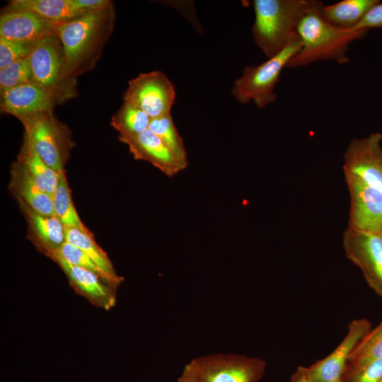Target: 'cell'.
Instances as JSON below:
<instances>
[{
	"mask_svg": "<svg viewBox=\"0 0 382 382\" xmlns=\"http://www.w3.org/2000/svg\"><path fill=\"white\" fill-rule=\"evenodd\" d=\"M321 3L317 0H254L252 34L255 43L267 58L275 55L299 36L303 17Z\"/></svg>",
	"mask_w": 382,
	"mask_h": 382,
	"instance_id": "1",
	"label": "cell"
},
{
	"mask_svg": "<svg viewBox=\"0 0 382 382\" xmlns=\"http://www.w3.org/2000/svg\"><path fill=\"white\" fill-rule=\"evenodd\" d=\"M323 5L321 3L301 19L298 28L301 47L286 68L306 66L324 60L346 64L349 61L347 52L350 43L367 33L365 30L343 29L330 23L320 13Z\"/></svg>",
	"mask_w": 382,
	"mask_h": 382,
	"instance_id": "2",
	"label": "cell"
},
{
	"mask_svg": "<svg viewBox=\"0 0 382 382\" xmlns=\"http://www.w3.org/2000/svg\"><path fill=\"white\" fill-rule=\"evenodd\" d=\"M298 36L284 49L257 65L246 66L242 75L233 83L231 94L239 103L253 101L259 108L272 104L277 100L274 88L283 69L300 50Z\"/></svg>",
	"mask_w": 382,
	"mask_h": 382,
	"instance_id": "3",
	"label": "cell"
},
{
	"mask_svg": "<svg viewBox=\"0 0 382 382\" xmlns=\"http://www.w3.org/2000/svg\"><path fill=\"white\" fill-rule=\"evenodd\" d=\"M187 366L194 382H259L266 370L263 359L233 354L202 356Z\"/></svg>",
	"mask_w": 382,
	"mask_h": 382,
	"instance_id": "4",
	"label": "cell"
},
{
	"mask_svg": "<svg viewBox=\"0 0 382 382\" xmlns=\"http://www.w3.org/2000/svg\"><path fill=\"white\" fill-rule=\"evenodd\" d=\"M19 120L25 128V139L40 158L58 173L65 170L71 143L65 128L55 120L52 112Z\"/></svg>",
	"mask_w": 382,
	"mask_h": 382,
	"instance_id": "5",
	"label": "cell"
},
{
	"mask_svg": "<svg viewBox=\"0 0 382 382\" xmlns=\"http://www.w3.org/2000/svg\"><path fill=\"white\" fill-rule=\"evenodd\" d=\"M107 9L88 12L72 20L54 23L66 73L75 68L93 47L105 21Z\"/></svg>",
	"mask_w": 382,
	"mask_h": 382,
	"instance_id": "6",
	"label": "cell"
},
{
	"mask_svg": "<svg viewBox=\"0 0 382 382\" xmlns=\"http://www.w3.org/2000/svg\"><path fill=\"white\" fill-rule=\"evenodd\" d=\"M342 247L345 257L359 269L369 287L382 299V233L347 228Z\"/></svg>",
	"mask_w": 382,
	"mask_h": 382,
	"instance_id": "7",
	"label": "cell"
},
{
	"mask_svg": "<svg viewBox=\"0 0 382 382\" xmlns=\"http://www.w3.org/2000/svg\"><path fill=\"white\" fill-rule=\"evenodd\" d=\"M123 99L139 107L152 119L170 113L175 90L164 73L153 71L139 74L130 80Z\"/></svg>",
	"mask_w": 382,
	"mask_h": 382,
	"instance_id": "8",
	"label": "cell"
},
{
	"mask_svg": "<svg viewBox=\"0 0 382 382\" xmlns=\"http://www.w3.org/2000/svg\"><path fill=\"white\" fill-rule=\"evenodd\" d=\"M381 142L380 132L351 140L343 155L342 170L382 192Z\"/></svg>",
	"mask_w": 382,
	"mask_h": 382,
	"instance_id": "9",
	"label": "cell"
},
{
	"mask_svg": "<svg viewBox=\"0 0 382 382\" xmlns=\"http://www.w3.org/2000/svg\"><path fill=\"white\" fill-rule=\"evenodd\" d=\"M349 197L347 228L382 233V192L343 172Z\"/></svg>",
	"mask_w": 382,
	"mask_h": 382,
	"instance_id": "10",
	"label": "cell"
},
{
	"mask_svg": "<svg viewBox=\"0 0 382 382\" xmlns=\"http://www.w3.org/2000/svg\"><path fill=\"white\" fill-rule=\"evenodd\" d=\"M371 330V323L366 318L350 322L346 335L337 347L325 358L306 367L311 382H328L341 378L349 356Z\"/></svg>",
	"mask_w": 382,
	"mask_h": 382,
	"instance_id": "11",
	"label": "cell"
},
{
	"mask_svg": "<svg viewBox=\"0 0 382 382\" xmlns=\"http://www.w3.org/2000/svg\"><path fill=\"white\" fill-rule=\"evenodd\" d=\"M58 40L55 34L37 41L28 55L33 81L54 93L66 73Z\"/></svg>",
	"mask_w": 382,
	"mask_h": 382,
	"instance_id": "12",
	"label": "cell"
},
{
	"mask_svg": "<svg viewBox=\"0 0 382 382\" xmlns=\"http://www.w3.org/2000/svg\"><path fill=\"white\" fill-rule=\"evenodd\" d=\"M48 257L54 260L66 274L75 292L87 299L93 306L108 311L116 303L115 289L105 282L98 274L86 268L72 265L59 256Z\"/></svg>",
	"mask_w": 382,
	"mask_h": 382,
	"instance_id": "13",
	"label": "cell"
},
{
	"mask_svg": "<svg viewBox=\"0 0 382 382\" xmlns=\"http://www.w3.org/2000/svg\"><path fill=\"white\" fill-rule=\"evenodd\" d=\"M1 110L18 119L52 112L54 93L30 81L1 92Z\"/></svg>",
	"mask_w": 382,
	"mask_h": 382,
	"instance_id": "14",
	"label": "cell"
},
{
	"mask_svg": "<svg viewBox=\"0 0 382 382\" xmlns=\"http://www.w3.org/2000/svg\"><path fill=\"white\" fill-rule=\"evenodd\" d=\"M120 141L128 146L135 159L151 163L168 177H173L185 168L170 148L149 129Z\"/></svg>",
	"mask_w": 382,
	"mask_h": 382,
	"instance_id": "15",
	"label": "cell"
},
{
	"mask_svg": "<svg viewBox=\"0 0 382 382\" xmlns=\"http://www.w3.org/2000/svg\"><path fill=\"white\" fill-rule=\"evenodd\" d=\"M54 23L33 11H7L0 17V37L34 43L55 35Z\"/></svg>",
	"mask_w": 382,
	"mask_h": 382,
	"instance_id": "16",
	"label": "cell"
},
{
	"mask_svg": "<svg viewBox=\"0 0 382 382\" xmlns=\"http://www.w3.org/2000/svg\"><path fill=\"white\" fill-rule=\"evenodd\" d=\"M17 200L27 221L30 241L39 251L47 256L66 242L65 227L55 215L37 213Z\"/></svg>",
	"mask_w": 382,
	"mask_h": 382,
	"instance_id": "17",
	"label": "cell"
},
{
	"mask_svg": "<svg viewBox=\"0 0 382 382\" xmlns=\"http://www.w3.org/2000/svg\"><path fill=\"white\" fill-rule=\"evenodd\" d=\"M11 173L10 190L17 199L37 213L55 215L52 197L43 192L17 162L13 163Z\"/></svg>",
	"mask_w": 382,
	"mask_h": 382,
	"instance_id": "18",
	"label": "cell"
},
{
	"mask_svg": "<svg viewBox=\"0 0 382 382\" xmlns=\"http://www.w3.org/2000/svg\"><path fill=\"white\" fill-rule=\"evenodd\" d=\"M379 0H342L320 8V13L330 23L343 29H353Z\"/></svg>",
	"mask_w": 382,
	"mask_h": 382,
	"instance_id": "19",
	"label": "cell"
},
{
	"mask_svg": "<svg viewBox=\"0 0 382 382\" xmlns=\"http://www.w3.org/2000/svg\"><path fill=\"white\" fill-rule=\"evenodd\" d=\"M66 241L73 244L85 253L106 274L113 288L123 282L119 276L107 253L97 244L93 233L76 228L65 227Z\"/></svg>",
	"mask_w": 382,
	"mask_h": 382,
	"instance_id": "20",
	"label": "cell"
},
{
	"mask_svg": "<svg viewBox=\"0 0 382 382\" xmlns=\"http://www.w3.org/2000/svg\"><path fill=\"white\" fill-rule=\"evenodd\" d=\"M6 10L33 11L53 23L70 21L86 13L75 8L71 0H13Z\"/></svg>",
	"mask_w": 382,
	"mask_h": 382,
	"instance_id": "21",
	"label": "cell"
},
{
	"mask_svg": "<svg viewBox=\"0 0 382 382\" xmlns=\"http://www.w3.org/2000/svg\"><path fill=\"white\" fill-rule=\"evenodd\" d=\"M16 162L43 192L53 196L59 173L48 166L25 139Z\"/></svg>",
	"mask_w": 382,
	"mask_h": 382,
	"instance_id": "22",
	"label": "cell"
},
{
	"mask_svg": "<svg viewBox=\"0 0 382 382\" xmlns=\"http://www.w3.org/2000/svg\"><path fill=\"white\" fill-rule=\"evenodd\" d=\"M151 118L137 105L124 102L111 119V125L119 132V139L137 135L149 129Z\"/></svg>",
	"mask_w": 382,
	"mask_h": 382,
	"instance_id": "23",
	"label": "cell"
},
{
	"mask_svg": "<svg viewBox=\"0 0 382 382\" xmlns=\"http://www.w3.org/2000/svg\"><path fill=\"white\" fill-rule=\"evenodd\" d=\"M52 200L54 214L64 227L76 228L82 231L91 233L81 221L75 209L65 170L59 172L58 183L52 196Z\"/></svg>",
	"mask_w": 382,
	"mask_h": 382,
	"instance_id": "24",
	"label": "cell"
},
{
	"mask_svg": "<svg viewBox=\"0 0 382 382\" xmlns=\"http://www.w3.org/2000/svg\"><path fill=\"white\" fill-rule=\"evenodd\" d=\"M149 129L170 148L185 168L187 166L188 160L184 141L170 113L151 119Z\"/></svg>",
	"mask_w": 382,
	"mask_h": 382,
	"instance_id": "25",
	"label": "cell"
},
{
	"mask_svg": "<svg viewBox=\"0 0 382 382\" xmlns=\"http://www.w3.org/2000/svg\"><path fill=\"white\" fill-rule=\"evenodd\" d=\"M382 359V321L359 342L349 357L346 368L363 366Z\"/></svg>",
	"mask_w": 382,
	"mask_h": 382,
	"instance_id": "26",
	"label": "cell"
},
{
	"mask_svg": "<svg viewBox=\"0 0 382 382\" xmlns=\"http://www.w3.org/2000/svg\"><path fill=\"white\" fill-rule=\"evenodd\" d=\"M30 81L33 77L28 56L0 69L1 92Z\"/></svg>",
	"mask_w": 382,
	"mask_h": 382,
	"instance_id": "27",
	"label": "cell"
},
{
	"mask_svg": "<svg viewBox=\"0 0 382 382\" xmlns=\"http://www.w3.org/2000/svg\"><path fill=\"white\" fill-rule=\"evenodd\" d=\"M52 255L60 257L72 265L79 266L96 273L112 286L106 274L85 253L73 244L66 241L55 251L47 255V257Z\"/></svg>",
	"mask_w": 382,
	"mask_h": 382,
	"instance_id": "28",
	"label": "cell"
},
{
	"mask_svg": "<svg viewBox=\"0 0 382 382\" xmlns=\"http://www.w3.org/2000/svg\"><path fill=\"white\" fill-rule=\"evenodd\" d=\"M341 380L342 382H380L382 380V359L359 367L345 369Z\"/></svg>",
	"mask_w": 382,
	"mask_h": 382,
	"instance_id": "29",
	"label": "cell"
},
{
	"mask_svg": "<svg viewBox=\"0 0 382 382\" xmlns=\"http://www.w3.org/2000/svg\"><path fill=\"white\" fill-rule=\"evenodd\" d=\"M35 43L17 42L0 37V69L17 60L27 57Z\"/></svg>",
	"mask_w": 382,
	"mask_h": 382,
	"instance_id": "30",
	"label": "cell"
},
{
	"mask_svg": "<svg viewBox=\"0 0 382 382\" xmlns=\"http://www.w3.org/2000/svg\"><path fill=\"white\" fill-rule=\"evenodd\" d=\"M369 31L372 28L382 30V3L374 6L354 28Z\"/></svg>",
	"mask_w": 382,
	"mask_h": 382,
	"instance_id": "31",
	"label": "cell"
},
{
	"mask_svg": "<svg viewBox=\"0 0 382 382\" xmlns=\"http://www.w3.org/2000/svg\"><path fill=\"white\" fill-rule=\"evenodd\" d=\"M72 6L83 13L108 8L110 1L107 0H71Z\"/></svg>",
	"mask_w": 382,
	"mask_h": 382,
	"instance_id": "32",
	"label": "cell"
},
{
	"mask_svg": "<svg viewBox=\"0 0 382 382\" xmlns=\"http://www.w3.org/2000/svg\"><path fill=\"white\" fill-rule=\"evenodd\" d=\"M290 382H311L306 367L299 366L291 375Z\"/></svg>",
	"mask_w": 382,
	"mask_h": 382,
	"instance_id": "33",
	"label": "cell"
},
{
	"mask_svg": "<svg viewBox=\"0 0 382 382\" xmlns=\"http://www.w3.org/2000/svg\"><path fill=\"white\" fill-rule=\"evenodd\" d=\"M178 382H194L192 375L187 365L185 366L181 376L178 380Z\"/></svg>",
	"mask_w": 382,
	"mask_h": 382,
	"instance_id": "34",
	"label": "cell"
},
{
	"mask_svg": "<svg viewBox=\"0 0 382 382\" xmlns=\"http://www.w3.org/2000/svg\"><path fill=\"white\" fill-rule=\"evenodd\" d=\"M328 382H342V380H341V378H340V379H336V380H333V381H328Z\"/></svg>",
	"mask_w": 382,
	"mask_h": 382,
	"instance_id": "35",
	"label": "cell"
},
{
	"mask_svg": "<svg viewBox=\"0 0 382 382\" xmlns=\"http://www.w3.org/2000/svg\"><path fill=\"white\" fill-rule=\"evenodd\" d=\"M380 382H382V380Z\"/></svg>",
	"mask_w": 382,
	"mask_h": 382,
	"instance_id": "36",
	"label": "cell"
}]
</instances>
